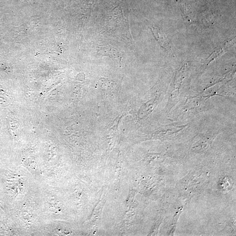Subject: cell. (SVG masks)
<instances>
[{
	"mask_svg": "<svg viewBox=\"0 0 236 236\" xmlns=\"http://www.w3.org/2000/svg\"><path fill=\"white\" fill-rule=\"evenodd\" d=\"M98 53L104 56H108L115 60L118 63H120L122 59V55L115 48L107 45L106 46L98 47Z\"/></svg>",
	"mask_w": 236,
	"mask_h": 236,
	"instance_id": "cell-1",
	"label": "cell"
},
{
	"mask_svg": "<svg viewBox=\"0 0 236 236\" xmlns=\"http://www.w3.org/2000/svg\"><path fill=\"white\" fill-rule=\"evenodd\" d=\"M114 82L113 80H109L105 78L101 79L98 82V84L101 88L104 89H111L114 87Z\"/></svg>",
	"mask_w": 236,
	"mask_h": 236,
	"instance_id": "cell-2",
	"label": "cell"
}]
</instances>
